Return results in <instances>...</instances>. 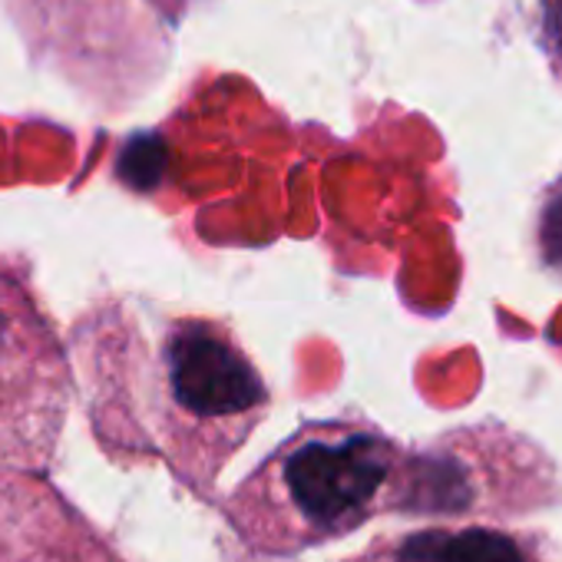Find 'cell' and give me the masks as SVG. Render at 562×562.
Instances as JSON below:
<instances>
[{
    "mask_svg": "<svg viewBox=\"0 0 562 562\" xmlns=\"http://www.w3.org/2000/svg\"><path fill=\"white\" fill-rule=\"evenodd\" d=\"M90 328V351L136 397L172 470L209 493L271 411V391L235 331L222 318L159 315L133 302H103Z\"/></svg>",
    "mask_w": 562,
    "mask_h": 562,
    "instance_id": "1",
    "label": "cell"
},
{
    "mask_svg": "<svg viewBox=\"0 0 562 562\" xmlns=\"http://www.w3.org/2000/svg\"><path fill=\"white\" fill-rule=\"evenodd\" d=\"M407 447L361 414L305 420L222 503L238 542L289 559L384 516Z\"/></svg>",
    "mask_w": 562,
    "mask_h": 562,
    "instance_id": "2",
    "label": "cell"
},
{
    "mask_svg": "<svg viewBox=\"0 0 562 562\" xmlns=\"http://www.w3.org/2000/svg\"><path fill=\"white\" fill-rule=\"evenodd\" d=\"M562 499L552 457L526 434L480 420L407 447L391 483L384 516L506 519Z\"/></svg>",
    "mask_w": 562,
    "mask_h": 562,
    "instance_id": "3",
    "label": "cell"
},
{
    "mask_svg": "<svg viewBox=\"0 0 562 562\" xmlns=\"http://www.w3.org/2000/svg\"><path fill=\"white\" fill-rule=\"evenodd\" d=\"M64 355L27 278L0 265V447L47 434L64 407Z\"/></svg>",
    "mask_w": 562,
    "mask_h": 562,
    "instance_id": "4",
    "label": "cell"
},
{
    "mask_svg": "<svg viewBox=\"0 0 562 562\" xmlns=\"http://www.w3.org/2000/svg\"><path fill=\"white\" fill-rule=\"evenodd\" d=\"M338 562H552V555L539 532L470 522L384 532Z\"/></svg>",
    "mask_w": 562,
    "mask_h": 562,
    "instance_id": "5",
    "label": "cell"
},
{
    "mask_svg": "<svg viewBox=\"0 0 562 562\" xmlns=\"http://www.w3.org/2000/svg\"><path fill=\"white\" fill-rule=\"evenodd\" d=\"M536 261L546 274L562 281V176L542 192L532 225Z\"/></svg>",
    "mask_w": 562,
    "mask_h": 562,
    "instance_id": "6",
    "label": "cell"
},
{
    "mask_svg": "<svg viewBox=\"0 0 562 562\" xmlns=\"http://www.w3.org/2000/svg\"><path fill=\"white\" fill-rule=\"evenodd\" d=\"M536 44L552 80L562 87V0H536Z\"/></svg>",
    "mask_w": 562,
    "mask_h": 562,
    "instance_id": "7",
    "label": "cell"
}]
</instances>
